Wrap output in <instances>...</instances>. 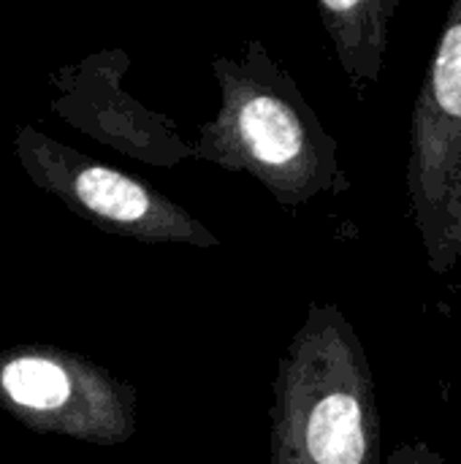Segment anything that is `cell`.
<instances>
[{"label":"cell","mask_w":461,"mask_h":464,"mask_svg":"<svg viewBox=\"0 0 461 464\" xmlns=\"http://www.w3.org/2000/svg\"><path fill=\"white\" fill-rule=\"evenodd\" d=\"M386 464H451L443 454L432 451L424 443H402L394 449L391 457H386Z\"/></svg>","instance_id":"52a82bcc"},{"label":"cell","mask_w":461,"mask_h":464,"mask_svg":"<svg viewBox=\"0 0 461 464\" xmlns=\"http://www.w3.org/2000/svg\"><path fill=\"white\" fill-rule=\"evenodd\" d=\"M0 408L38 435L122 446L136 435V389L57 345L0 351Z\"/></svg>","instance_id":"277c9868"},{"label":"cell","mask_w":461,"mask_h":464,"mask_svg":"<svg viewBox=\"0 0 461 464\" xmlns=\"http://www.w3.org/2000/svg\"><path fill=\"white\" fill-rule=\"evenodd\" d=\"M399 0H321L318 14L342 71L359 90L378 84Z\"/></svg>","instance_id":"8992f818"},{"label":"cell","mask_w":461,"mask_h":464,"mask_svg":"<svg viewBox=\"0 0 461 464\" xmlns=\"http://www.w3.org/2000/svg\"><path fill=\"white\" fill-rule=\"evenodd\" d=\"M14 155L35 188L106 234L147 245H220L196 215L144 179L106 166L30 125L16 128Z\"/></svg>","instance_id":"3957f363"},{"label":"cell","mask_w":461,"mask_h":464,"mask_svg":"<svg viewBox=\"0 0 461 464\" xmlns=\"http://www.w3.org/2000/svg\"><path fill=\"white\" fill-rule=\"evenodd\" d=\"M461 177V0L448 8L413 109L408 190L429 266L448 264V207Z\"/></svg>","instance_id":"5b68a950"},{"label":"cell","mask_w":461,"mask_h":464,"mask_svg":"<svg viewBox=\"0 0 461 464\" xmlns=\"http://www.w3.org/2000/svg\"><path fill=\"white\" fill-rule=\"evenodd\" d=\"M212 71L220 106L198 128L193 158L258 179L283 207L351 188L334 136L261 41H247L239 60L215 57Z\"/></svg>","instance_id":"6da1fadb"},{"label":"cell","mask_w":461,"mask_h":464,"mask_svg":"<svg viewBox=\"0 0 461 464\" xmlns=\"http://www.w3.org/2000/svg\"><path fill=\"white\" fill-rule=\"evenodd\" d=\"M448 264L454 266L456 261H461V177L456 190H454V198H451V207H448Z\"/></svg>","instance_id":"ba28073f"},{"label":"cell","mask_w":461,"mask_h":464,"mask_svg":"<svg viewBox=\"0 0 461 464\" xmlns=\"http://www.w3.org/2000/svg\"><path fill=\"white\" fill-rule=\"evenodd\" d=\"M269 464H386L372 367L337 304L312 302L277 362Z\"/></svg>","instance_id":"7a4b0ae2"}]
</instances>
